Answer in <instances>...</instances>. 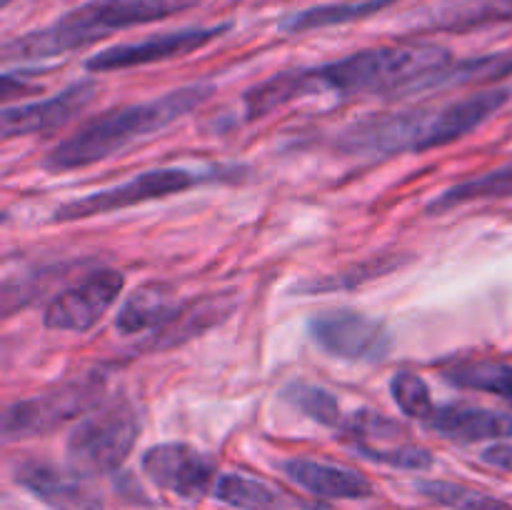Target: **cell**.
Returning <instances> with one entry per match:
<instances>
[{
    "label": "cell",
    "mask_w": 512,
    "mask_h": 510,
    "mask_svg": "<svg viewBox=\"0 0 512 510\" xmlns=\"http://www.w3.org/2000/svg\"><path fill=\"white\" fill-rule=\"evenodd\" d=\"M143 470L155 485L188 500L203 498L215 475L213 460L185 443L148 448L143 455Z\"/></svg>",
    "instance_id": "obj_10"
},
{
    "label": "cell",
    "mask_w": 512,
    "mask_h": 510,
    "mask_svg": "<svg viewBox=\"0 0 512 510\" xmlns=\"http://www.w3.org/2000/svg\"><path fill=\"white\" fill-rule=\"evenodd\" d=\"M225 175H240L238 168H155L113 185V188L95 190L63 203L55 208L53 223H73V220L95 218V215H108L115 210L133 208V205L150 203V200L168 198V195L185 193L195 185L218 183Z\"/></svg>",
    "instance_id": "obj_4"
},
{
    "label": "cell",
    "mask_w": 512,
    "mask_h": 510,
    "mask_svg": "<svg viewBox=\"0 0 512 510\" xmlns=\"http://www.w3.org/2000/svg\"><path fill=\"white\" fill-rule=\"evenodd\" d=\"M283 398L288 400L293 408H298L300 413L313 418L315 423L325 425V428H338L343 425V413H340V403L333 393H328L325 388L310 383H290L283 390Z\"/></svg>",
    "instance_id": "obj_23"
},
{
    "label": "cell",
    "mask_w": 512,
    "mask_h": 510,
    "mask_svg": "<svg viewBox=\"0 0 512 510\" xmlns=\"http://www.w3.org/2000/svg\"><path fill=\"white\" fill-rule=\"evenodd\" d=\"M512 75V50L503 53L480 55V58L463 60V63L443 68L425 83V90L443 88V85H468V83H490Z\"/></svg>",
    "instance_id": "obj_20"
},
{
    "label": "cell",
    "mask_w": 512,
    "mask_h": 510,
    "mask_svg": "<svg viewBox=\"0 0 512 510\" xmlns=\"http://www.w3.org/2000/svg\"><path fill=\"white\" fill-rule=\"evenodd\" d=\"M15 480L50 510H103L100 498L83 483L80 475L63 473L48 463L28 460L18 465Z\"/></svg>",
    "instance_id": "obj_13"
},
{
    "label": "cell",
    "mask_w": 512,
    "mask_h": 510,
    "mask_svg": "<svg viewBox=\"0 0 512 510\" xmlns=\"http://www.w3.org/2000/svg\"><path fill=\"white\" fill-rule=\"evenodd\" d=\"M213 93V83H193L170 90L160 98L145 100V103L108 110V113L80 125L70 138L60 140L45 155L43 165L53 173H68V170L88 168L100 160L113 158L115 153L138 143L140 138H148V135L178 123L180 118L200 108L205 100H210Z\"/></svg>",
    "instance_id": "obj_2"
},
{
    "label": "cell",
    "mask_w": 512,
    "mask_h": 510,
    "mask_svg": "<svg viewBox=\"0 0 512 510\" xmlns=\"http://www.w3.org/2000/svg\"><path fill=\"white\" fill-rule=\"evenodd\" d=\"M512 20V0H463L438 18V28H473V25Z\"/></svg>",
    "instance_id": "obj_25"
},
{
    "label": "cell",
    "mask_w": 512,
    "mask_h": 510,
    "mask_svg": "<svg viewBox=\"0 0 512 510\" xmlns=\"http://www.w3.org/2000/svg\"><path fill=\"white\" fill-rule=\"evenodd\" d=\"M123 285L125 278L118 270H95L88 278L70 285L68 290L50 300L43 315L45 328L63 330V333H85L113 308Z\"/></svg>",
    "instance_id": "obj_8"
},
{
    "label": "cell",
    "mask_w": 512,
    "mask_h": 510,
    "mask_svg": "<svg viewBox=\"0 0 512 510\" xmlns=\"http://www.w3.org/2000/svg\"><path fill=\"white\" fill-rule=\"evenodd\" d=\"M205 0H88L70 13L60 15L45 28L30 30L3 45L5 60L58 58L70 50L88 48L118 30L158 23L193 10Z\"/></svg>",
    "instance_id": "obj_3"
},
{
    "label": "cell",
    "mask_w": 512,
    "mask_h": 510,
    "mask_svg": "<svg viewBox=\"0 0 512 510\" xmlns=\"http://www.w3.org/2000/svg\"><path fill=\"white\" fill-rule=\"evenodd\" d=\"M215 498L240 510H280V495L270 485L238 473L220 475Z\"/></svg>",
    "instance_id": "obj_22"
},
{
    "label": "cell",
    "mask_w": 512,
    "mask_h": 510,
    "mask_svg": "<svg viewBox=\"0 0 512 510\" xmlns=\"http://www.w3.org/2000/svg\"><path fill=\"white\" fill-rule=\"evenodd\" d=\"M510 100L508 88H495L475 93L470 98L455 100V103L443 105V108L430 110L428 133H425L423 153L425 150L440 148V145L455 143L463 135L473 133L480 123L493 118L500 108Z\"/></svg>",
    "instance_id": "obj_12"
},
{
    "label": "cell",
    "mask_w": 512,
    "mask_h": 510,
    "mask_svg": "<svg viewBox=\"0 0 512 510\" xmlns=\"http://www.w3.org/2000/svg\"><path fill=\"white\" fill-rule=\"evenodd\" d=\"M483 460L488 465H495V468L512 473V445H508V443L490 445V448L483 453Z\"/></svg>",
    "instance_id": "obj_28"
},
{
    "label": "cell",
    "mask_w": 512,
    "mask_h": 510,
    "mask_svg": "<svg viewBox=\"0 0 512 510\" xmlns=\"http://www.w3.org/2000/svg\"><path fill=\"white\" fill-rule=\"evenodd\" d=\"M0 3H3V8H8V5L13 3V0H0Z\"/></svg>",
    "instance_id": "obj_29"
},
{
    "label": "cell",
    "mask_w": 512,
    "mask_h": 510,
    "mask_svg": "<svg viewBox=\"0 0 512 510\" xmlns=\"http://www.w3.org/2000/svg\"><path fill=\"white\" fill-rule=\"evenodd\" d=\"M390 393H393L395 403L405 415L418 420H428L435 413L433 398H430V388L420 375L415 373H398L390 380Z\"/></svg>",
    "instance_id": "obj_27"
},
{
    "label": "cell",
    "mask_w": 512,
    "mask_h": 510,
    "mask_svg": "<svg viewBox=\"0 0 512 510\" xmlns=\"http://www.w3.org/2000/svg\"><path fill=\"white\" fill-rule=\"evenodd\" d=\"M180 305L173 303V293L168 285L150 283L128 295V300L120 308L115 318V328L125 335L143 333V330H158L160 325L168 323Z\"/></svg>",
    "instance_id": "obj_18"
},
{
    "label": "cell",
    "mask_w": 512,
    "mask_h": 510,
    "mask_svg": "<svg viewBox=\"0 0 512 510\" xmlns=\"http://www.w3.org/2000/svg\"><path fill=\"white\" fill-rule=\"evenodd\" d=\"M508 195H512V163L488 175H480V178H470L453 185V188L445 190L443 195H438L428 205V213H448V210L458 208V205H468L475 203V200L488 198H508Z\"/></svg>",
    "instance_id": "obj_19"
},
{
    "label": "cell",
    "mask_w": 512,
    "mask_h": 510,
    "mask_svg": "<svg viewBox=\"0 0 512 510\" xmlns=\"http://www.w3.org/2000/svg\"><path fill=\"white\" fill-rule=\"evenodd\" d=\"M138 433V413L128 403H113L95 415H85L65 443L68 470L80 478L113 473L133 453Z\"/></svg>",
    "instance_id": "obj_5"
},
{
    "label": "cell",
    "mask_w": 512,
    "mask_h": 510,
    "mask_svg": "<svg viewBox=\"0 0 512 510\" xmlns=\"http://www.w3.org/2000/svg\"><path fill=\"white\" fill-rule=\"evenodd\" d=\"M285 475L308 493L330 500H360L373 493V485L358 470L343 468V465L320 463L310 458H295L283 463Z\"/></svg>",
    "instance_id": "obj_14"
},
{
    "label": "cell",
    "mask_w": 512,
    "mask_h": 510,
    "mask_svg": "<svg viewBox=\"0 0 512 510\" xmlns=\"http://www.w3.org/2000/svg\"><path fill=\"white\" fill-rule=\"evenodd\" d=\"M308 333L325 353L353 363H380L393 350L388 325L353 308L315 313L308 320Z\"/></svg>",
    "instance_id": "obj_7"
},
{
    "label": "cell",
    "mask_w": 512,
    "mask_h": 510,
    "mask_svg": "<svg viewBox=\"0 0 512 510\" xmlns=\"http://www.w3.org/2000/svg\"><path fill=\"white\" fill-rule=\"evenodd\" d=\"M105 390H108V383L103 375L93 373L68 380V383L43 395H35V398L18 400V403L8 405L3 413V438L25 440L53 433L60 425L100 408V403L105 400Z\"/></svg>",
    "instance_id": "obj_6"
},
{
    "label": "cell",
    "mask_w": 512,
    "mask_h": 510,
    "mask_svg": "<svg viewBox=\"0 0 512 510\" xmlns=\"http://www.w3.org/2000/svg\"><path fill=\"white\" fill-rule=\"evenodd\" d=\"M403 260L393 258V255H380V258L365 260V263L353 265V268L343 270V273H335L330 278L313 280V283H303L300 290L305 293H328V290H340V288H358V285L370 283V280L380 278L385 273H393L400 268Z\"/></svg>",
    "instance_id": "obj_26"
},
{
    "label": "cell",
    "mask_w": 512,
    "mask_h": 510,
    "mask_svg": "<svg viewBox=\"0 0 512 510\" xmlns=\"http://www.w3.org/2000/svg\"><path fill=\"white\" fill-rule=\"evenodd\" d=\"M95 93H98V85L93 80H80L60 90L53 98L5 108L0 115V133L3 138H18V135L50 133L55 128H63L93 103Z\"/></svg>",
    "instance_id": "obj_11"
},
{
    "label": "cell",
    "mask_w": 512,
    "mask_h": 510,
    "mask_svg": "<svg viewBox=\"0 0 512 510\" xmlns=\"http://www.w3.org/2000/svg\"><path fill=\"white\" fill-rule=\"evenodd\" d=\"M230 25L233 23L208 25V28H185L175 30V33L153 35V38H145L140 43L113 45V48L100 50L93 58L85 60V68L90 73H113V70L138 68V65L160 63V60L183 58V55L195 53V50L205 48V45L213 43L223 33H228Z\"/></svg>",
    "instance_id": "obj_9"
},
{
    "label": "cell",
    "mask_w": 512,
    "mask_h": 510,
    "mask_svg": "<svg viewBox=\"0 0 512 510\" xmlns=\"http://www.w3.org/2000/svg\"><path fill=\"white\" fill-rule=\"evenodd\" d=\"M398 0H350V3H328L315 5V8L298 10V13L285 15L278 28L288 35L310 33V30L335 28V25H348L355 20H365L378 15L380 10H388Z\"/></svg>",
    "instance_id": "obj_17"
},
{
    "label": "cell",
    "mask_w": 512,
    "mask_h": 510,
    "mask_svg": "<svg viewBox=\"0 0 512 510\" xmlns=\"http://www.w3.org/2000/svg\"><path fill=\"white\" fill-rule=\"evenodd\" d=\"M230 310H233V300H230L228 295H210V298L180 305L178 313H175L168 323L160 325V328L155 330L148 348H168V345L185 343L188 338H195V335H200L203 330L213 328V325L218 323V320H223Z\"/></svg>",
    "instance_id": "obj_16"
},
{
    "label": "cell",
    "mask_w": 512,
    "mask_h": 510,
    "mask_svg": "<svg viewBox=\"0 0 512 510\" xmlns=\"http://www.w3.org/2000/svg\"><path fill=\"white\" fill-rule=\"evenodd\" d=\"M425 423L443 438L458 443H480V440H503L512 435V415L473 405H443L435 408Z\"/></svg>",
    "instance_id": "obj_15"
},
{
    "label": "cell",
    "mask_w": 512,
    "mask_h": 510,
    "mask_svg": "<svg viewBox=\"0 0 512 510\" xmlns=\"http://www.w3.org/2000/svg\"><path fill=\"white\" fill-rule=\"evenodd\" d=\"M418 490L425 498L450 510H512L508 503L493 498V495L480 493L468 485L445 483V480H425L418 485Z\"/></svg>",
    "instance_id": "obj_24"
},
{
    "label": "cell",
    "mask_w": 512,
    "mask_h": 510,
    "mask_svg": "<svg viewBox=\"0 0 512 510\" xmlns=\"http://www.w3.org/2000/svg\"><path fill=\"white\" fill-rule=\"evenodd\" d=\"M445 380L455 388L483 390V393L500 395L512 403V365L495 363V360H470L445 370Z\"/></svg>",
    "instance_id": "obj_21"
},
{
    "label": "cell",
    "mask_w": 512,
    "mask_h": 510,
    "mask_svg": "<svg viewBox=\"0 0 512 510\" xmlns=\"http://www.w3.org/2000/svg\"><path fill=\"white\" fill-rule=\"evenodd\" d=\"M453 63L450 50L435 43L385 45V48L360 50L333 63L313 68H293L253 85L243 95V113L248 120H258L273 110L293 103L310 93H418L425 83Z\"/></svg>",
    "instance_id": "obj_1"
}]
</instances>
